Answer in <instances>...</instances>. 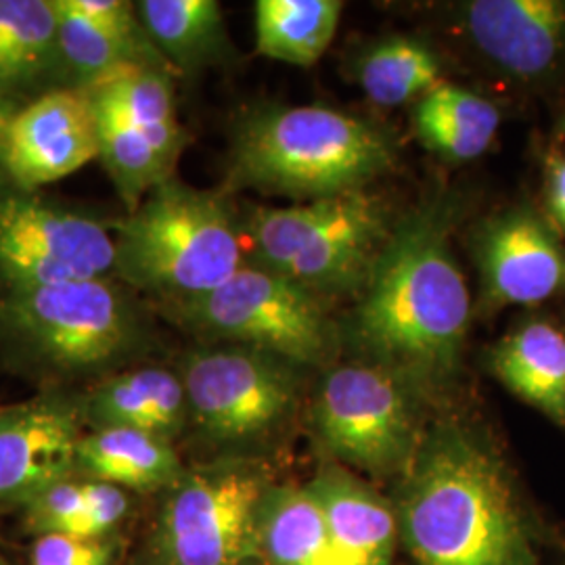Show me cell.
<instances>
[{
  "label": "cell",
  "instance_id": "cell-1",
  "mask_svg": "<svg viewBox=\"0 0 565 565\" xmlns=\"http://www.w3.org/2000/svg\"><path fill=\"white\" fill-rule=\"evenodd\" d=\"M452 207L436 202L392 231L348 327L369 363L422 392L446 384L461 361L469 289L450 249Z\"/></svg>",
  "mask_w": 565,
  "mask_h": 565
},
{
  "label": "cell",
  "instance_id": "cell-2",
  "mask_svg": "<svg viewBox=\"0 0 565 565\" xmlns=\"http://www.w3.org/2000/svg\"><path fill=\"white\" fill-rule=\"evenodd\" d=\"M394 507L417 565H539V539L503 459L469 427L425 431Z\"/></svg>",
  "mask_w": 565,
  "mask_h": 565
},
{
  "label": "cell",
  "instance_id": "cell-3",
  "mask_svg": "<svg viewBox=\"0 0 565 565\" xmlns=\"http://www.w3.org/2000/svg\"><path fill=\"white\" fill-rule=\"evenodd\" d=\"M396 160L373 124L323 105L264 107L235 128L228 181L306 202L364 189Z\"/></svg>",
  "mask_w": 565,
  "mask_h": 565
},
{
  "label": "cell",
  "instance_id": "cell-4",
  "mask_svg": "<svg viewBox=\"0 0 565 565\" xmlns=\"http://www.w3.org/2000/svg\"><path fill=\"white\" fill-rule=\"evenodd\" d=\"M120 281L168 306L200 298L243 264V235L221 193L168 179L116 226Z\"/></svg>",
  "mask_w": 565,
  "mask_h": 565
},
{
  "label": "cell",
  "instance_id": "cell-5",
  "mask_svg": "<svg viewBox=\"0 0 565 565\" xmlns=\"http://www.w3.org/2000/svg\"><path fill=\"white\" fill-rule=\"evenodd\" d=\"M382 202L366 189L289 207H258L243 237L254 264L315 294L369 281L392 237Z\"/></svg>",
  "mask_w": 565,
  "mask_h": 565
},
{
  "label": "cell",
  "instance_id": "cell-6",
  "mask_svg": "<svg viewBox=\"0 0 565 565\" xmlns=\"http://www.w3.org/2000/svg\"><path fill=\"white\" fill-rule=\"evenodd\" d=\"M170 310L210 338L264 350L296 366H321L338 350L321 296L256 264H243L216 289Z\"/></svg>",
  "mask_w": 565,
  "mask_h": 565
},
{
  "label": "cell",
  "instance_id": "cell-7",
  "mask_svg": "<svg viewBox=\"0 0 565 565\" xmlns=\"http://www.w3.org/2000/svg\"><path fill=\"white\" fill-rule=\"evenodd\" d=\"M424 392L373 363L324 375L312 401V427L343 467L369 476H404L424 443Z\"/></svg>",
  "mask_w": 565,
  "mask_h": 565
},
{
  "label": "cell",
  "instance_id": "cell-8",
  "mask_svg": "<svg viewBox=\"0 0 565 565\" xmlns=\"http://www.w3.org/2000/svg\"><path fill=\"white\" fill-rule=\"evenodd\" d=\"M0 327L42 361L61 369H97L141 340L132 300L109 279L9 289Z\"/></svg>",
  "mask_w": 565,
  "mask_h": 565
},
{
  "label": "cell",
  "instance_id": "cell-9",
  "mask_svg": "<svg viewBox=\"0 0 565 565\" xmlns=\"http://www.w3.org/2000/svg\"><path fill=\"white\" fill-rule=\"evenodd\" d=\"M298 369L247 345L195 350L184 359L181 375L189 417L212 443H263L298 406Z\"/></svg>",
  "mask_w": 565,
  "mask_h": 565
},
{
  "label": "cell",
  "instance_id": "cell-10",
  "mask_svg": "<svg viewBox=\"0 0 565 565\" xmlns=\"http://www.w3.org/2000/svg\"><path fill=\"white\" fill-rule=\"evenodd\" d=\"M270 486L264 469L237 461L182 473L160 511L158 564L256 562V520Z\"/></svg>",
  "mask_w": 565,
  "mask_h": 565
},
{
  "label": "cell",
  "instance_id": "cell-11",
  "mask_svg": "<svg viewBox=\"0 0 565 565\" xmlns=\"http://www.w3.org/2000/svg\"><path fill=\"white\" fill-rule=\"evenodd\" d=\"M116 242L105 224L30 191L0 198V277L9 289L109 279Z\"/></svg>",
  "mask_w": 565,
  "mask_h": 565
},
{
  "label": "cell",
  "instance_id": "cell-12",
  "mask_svg": "<svg viewBox=\"0 0 565 565\" xmlns=\"http://www.w3.org/2000/svg\"><path fill=\"white\" fill-rule=\"evenodd\" d=\"M99 158L95 111L82 88L49 90L23 105L9 128L2 168L20 191L61 181Z\"/></svg>",
  "mask_w": 565,
  "mask_h": 565
},
{
  "label": "cell",
  "instance_id": "cell-13",
  "mask_svg": "<svg viewBox=\"0 0 565 565\" xmlns=\"http://www.w3.org/2000/svg\"><path fill=\"white\" fill-rule=\"evenodd\" d=\"M478 264L488 300L532 306L565 281V254L551 226L530 207L499 214L480 231Z\"/></svg>",
  "mask_w": 565,
  "mask_h": 565
},
{
  "label": "cell",
  "instance_id": "cell-14",
  "mask_svg": "<svg viewBox=\"0 0 565 565\" xmlns=\"http://www.w3.org/2000/svg\"><path fill=\"white\" fill-rule=\"evenodd\" d=\"M78 413L39 398L0 411V499L30 501L78 467Z\"/></svg>",
  "mask_w": 565,
  "mask_h": 565
},
{
  "label": "cell",
  "instance_id": "cell-15",
  "mask_svg": "<svg viewBox=\"0 0 565 565\" xmlns=\"http://www.w3.org/2000/svg\"><path fill=\"white\" fill-rule=\"evenodd\" d=\"M476 46L509 76L541 81L565 57V2L476 0L465 7Z\"/></svg>",
  "mask_w": 565,
  "mask_h": 565
},
{
  "label": "cell",
  "instance_id": "cell-16",
  "mask_svg": "<svg viewBox=\"0 0 565 565\" xmlns=\"http://www.w3.org/2000/svg\"><path fill=\"white\" fill-rule=\"evenodd\" d=\"M306 486L323 511L333 565H390L401 543L394 503L340 463L323 465Z\"/></svg>",
  "mask_w": 565,
  "mask_h": 565
},
{
  "label": "cell",
  "instance_id": "cell-17",
  "mask_svg": "<svg viewBox=\"0 0 565 565\" xmlns=\"http://www.w3.org/2000/svg\"><path fill=\"white\" fill-rule=\"evenodd\" d=\"M494 377L565 427V335L546 321L515 327L488 354Z\"/></svg>",
  "mask_w": 565,
  "mask_h": 565
},
{
  "label": "cell",
  "instance_id": "cell-18",
  "mask_svg": "<svg viewBox=\"0 0 565 565\" xmlns=\"http://www.w3.org/2000/svg\"><path fill=\"white\" fill-rule=\"evenodd\" d=\"M86 411L97 429L128 427L168 443L189 417L181 377L156 366L109 377L90 394Z\"/></svg>",
  "mask_w": 565,
  "mask_h": 565
},
{
  "label": "cell",
  "instance_id": "cell-19",
  "mask_svg": "<svg viewBox=\"0 0 565 565\" xmlns=\"http://www.w3.org/2000/svg\"><path fill=\"white\" fill-rule=\"evenodd\" d=\"M137 11L172 72L195 74L233 55L216 0H142Z\"/></svg>",
  "mask_w": 565,
  "mask_h": 565
},
{
  "label": "cell",
  "instance_id": "cell-20",
  "mask_svg": "<svg viewBox=\"0 0 565 565\" xmlns=\"http://www.w3.org/2000/svg\"><path fill=\"white\" fill-rule=\"evenodd\" d=\"M170 76V72L149 65H124L84 90L118 107L174 174L186 147V132L177 118Z\"/></svg>",
  "mask_w": 565,
  "mask_h": 565
},
{
  "label": "cell",
  "instance_id": "cell-21",
  "mask_svg": "<svg viewBox=\"0 0 565 565\" xmlns=\"http://www.w3.org/2000/svg\"><path fill=\"white\" fill-rule=\"evenodd\" d=\"M264 565H333L323 511L308 486H270L256 520Z\"/></svg>",
  "mask_w": 565,
  "mask_h": 565
},
{
  "label": "cell",
  "instance_id": "cell-22",
  "mask_svg": "<svg viewBox=\"0 0 565 565\" xmlns=\"http://www.w3.org/2000/svg\"><path fill=\"white\" fill-rule=\"evenodd\" d=\"M78 467L97 482L132 490L170 488L184 473L168 440L128 427H99L82 436Z\"/></svg>",
  "mask_w": 565,
  "mask_h": 565
},
{
  "label": "cell",
  "instance_id": "cell-23",
  "mask_svg": "<svg viewBox=\"0 0 565 565\" xmlns=\"http://www.w3.org/2000/svg\"><path fill=\"white\" fill-rule=\"evenodd\" d=\"M501 124L499 107L455 84H438L413 111V126L425 147L446 160L469 162L492 145Z\"/></svg>",
  "mask_w": 565,
  "mask_h": 565
},
{
  "label": "cell",
  "instance_id": "cell-24",
  "mask_svg": "<svg viewBox=\"0 0 565 565\" xmlns=\"http://www.w3.org/2000/svg\"><path fill=\"white\" fill-rule=\"evenodd\" d=\"M342 2L335 0H260L256 4V44L268 60L308 67L333 41Z\"/></svg>",
  "mask_w": 565,
  "mask_h": 565
},
{
  "label": "cell",
  "instance_id": "cell-25",
  "mask_svg": "<svg viewBox=\"0 0 565 565\" xmlns=\"http://www.w3.org/2000/svg\"><path fill=\"white\" fill-rule=\"evenodd\" d=\"M60 60L55 0H0V90L36 84Z\"/></svg>",
  "mask_w": 565,
  "mask_h": 565
},
{
  "label": "cell",
  "instance_id": "cell-26",
  "mask_svg": "<svg viewBox=\"0 0 565 565\" xmlns=\"http://www.w3.org/2000/svg\"><path fill=\"white\" fill-rule=\"evenodd\" d=\"M57 9V44L61 61L84 88L124 65H149L172 74L156 46H141L121 41L99 23L88 20L72 0H55Z\"/></svg>",
  "mask_w": 565,
  "mask_h": 565
},
{
  "label": "cell",
  "instance_id": "cell-27",
  "mask_svg": "<svg viewBox=\"0 0 565 565\" xmlns=\"http://www.w3.org/2000/svg\"><path fill=\"white\" fill-rule=\"evenodd\" d=\"M86 95L90 99L97 121L99 160L109 172L128 212H132L151 189L172 179L174 174L163 166L156 149L118 107L97 95Z\"/></svg>",
  "mask_w": 565,
  "mask_h": 565
},
{
  "label": "cell",
  "instance_id": "cell-28",
  "mask_svg": "<svg viewBox=\"0 0 565 565\" xmlns=\"http://www.w3.org/2000/svg\"><path fill=\"white\" fill-rule=\"evenodd\" d=\"M359 81L366 97L380 105L419 102L443 84L436 55L411 39H390L373 46L361 61Z\"/></svg>",
  "mask_w": 565,
  "mask_h": 565
},
{
  "label": "cell",
  "instance_id": "cell-29",
  "mask_svg": "<svg viewBox=\"0 0 565 565\" xmlns=\"http://www.w3.org/2000/svg\"><path fill=\"white\" fill-rule=\"evenodd\" d=\"M28 507V524L41 536L63 534L78 539L82 518L86 513L84 484L63 480L34 494Z\"/></svg>",
  "mask_w": 565,
  "mask_h": 565
},
{
  "label": "cell",
  "instance_id": "cell-30",
  "mask_svg": "<svg viewBox=\"0 0 565 565\" xmlns=\"http://www.w3.org/2000/svg\"><path fill=\"white\" fill-rule=\"evenodd\" d=\"M114 545L105 539L41 536L32 551V565H111Z\"/></svg>",
  "mask_w": 565,
  "mask_h": 565
},
{
  "label": "cell",
  "instance_id": "cell-31",
  "mask_svg": "<svg viewBox=\"0 0 565 565\" xmlns=\"http://www.w3.org/2000/svg\"><path fill=\"white\" fill-rule=\"evenodd\" d=\"M84 494L86 513L82 518L78 539H103L128 513L126 492L105 482H84Z\"/></svg>",
  "mask_w": 565,
  "mask_h": 565
},
{
  "label": "cell",
  "instance_id": "cell-32",
  "mask_svg": "<svg viewBox=\"0 0 565 565\" xmlns=\"http://www.w3.org/2000/svg\"><path fill=\"white\" fill-rule=\"evenodd\" d=\"M72 2L88 20L99 23L103 30L111 32L121 41L153 46V42L142 28L137 4L126 0H72Z\"/></svg>",
  "mask_w": 565,
  "mask_h": 565
},
{
  "label": "cell",
  "instance_id": "cell-33",
  "mask_svg": "<svg viewBox=\"0 0 565 565\" xmlns=\"http://www.w3.org/2000/svg\"><path fill=\"white\" fill-rule=\"evenodd\" d=\"M546 200L555 221L565 231V156H555L548 162Z\"/></svg>",
  "mask_w": 565,
  "mask_h": 565
},
{
  "label": "cell",
  "instance_id": "cell-34",
  "mask_svg": "<svg viewBox=\"0 0 565 565\" xmlns=\"http://www.w3.org/2000/svg\"><path fill=\"white\" fill-rule=\"evenodd\" d=\"M20 109L21 105L13 99V95L0 90V163H2V153H4V142H7L9 128H11V124L15 120Z\"/></svg>",
  "mask_w": 565,
  "mask_h": 565
},
{
  "label": "cell",
  "instance_id": "cell-35",
  "mask_svg": "<svg viewBox=\"0 0 565 565\" xmlns=\"http://www.w3.org/2000/svg\"><path fill=\"white\" fill-rule=\"evenodd\" d=\"M245 565H264V564H260V562H258V559H256V562H249V564H245Z\"/></svg>",
  "mask_w": 565,
  "mask_h": 565
},
{
  "label": "cell",
  "instance_id": "cell-36",
  "mask_svg": "<svg viewBox=\"0 0 565 565\" xmlns=\"http://www.w3.org/2000/svg\"><path fill=\"white\" fill-rule=\"evenodd\" d=\"M0 565H2V564H0Z\"/></svg>",
  "mask_w": 565,
  "mask_h": 565
}]
</instances>
